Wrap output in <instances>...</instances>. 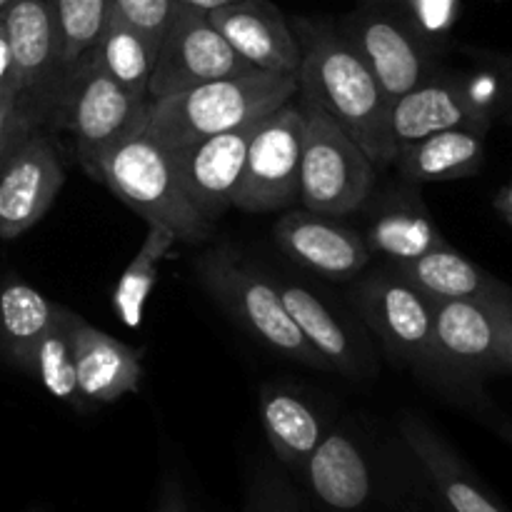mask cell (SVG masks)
I'll use <instances>...</instances> for the list:
<instances>
[{
  "label": "cell",
  "mask_w": 512,
  "mask_h": 512,
  "mask_svg": "<svg viewBox=\"0 0 512 512\" xmlns=\"http://www.w3.org/2000/svg\"><path fill=\"white\" fill-rule=\"evenodd\" d=\"M320 512H425L428 488L403 445L380 443L358 423L325 433L300 475Z\"/></svg>",
  "instance_id": "1"
},
{
  "label": "cell",
  "mask_w": 512,
  "mask_h": 512,
  "mask_svg": "<svg viewBox=\"0 0 512 512\" xmlns=\"http://www.w3.org/2000/svg\"><path fill=\"white\" fill-rule=\"evenodd\" d=\"M300 43L298 95L323 108L360 148L375 168L395 163L390 133V100L338 25L298 18L293 25Z\"/></svg>",
  "instance_id": "2"
},
{
  "label": "cell",
  "mask_w": 512,
  "mask_h": 512,
  "mask_svg": "<svg viewBox=\"0 0 512 512\" xmlns=\"http://www.w3.org/2000/svg\"><path fill=\"white\" fill-rule=\"evenodd\" d=\"M298 95V75L250 70L148 103L145 133L168 153L263 120Z\"/></svg>",
  "instance_id": "3"
},
{
  "label": "cell",
  "mask_w": 512,
  "mask_h": 512,
  "mask_svg": "<svg viewBox=\"0 0 512 512\" xmlns=\"http://www.w3.org/2000/svg\"><path fill=\"white\" fill-rule=\"evenodd\" d=\"M90 175L145 223L165 225L178 243H200L210 235L213 223L190 203L173 155L145 133V123L110 145Z\"/></svg>",
  "instance_id": "4"
},
{
  "label": "cell",
  "mask_w": 512,
  "mask_h": 512,
  "mask_svg": "<svg viewBox=\"0 0 512 512\" xmlns=\"http://www.w3.org/2000/svg\"><path fill=\"white\" fill-rule=\"evenodd\" d=\"M195 275L210 298L273 353L308 368L330 370L290 318L278 283L233 248H213L200 255Z\"/></svg>",
  "instance_id": "5"
},
{
  "label": "cell",
  "mask_w": 512,
  "mask_h": 512,
  "mask_svg": "<svg viewBox=\"0 0 512 512\" xmlns=\"http://www.w3.org/2000/svg\"><path fill=\"white\" fill-rule=\"evenodd\" d=\"M298 203L313 213L345 218L365 205L375 185V163L363 148L308 98H300Z\"/></svg>",
  "instance_id": "6"
},
{
  "label": "cell",
  "mask_w": 512,
  "mask_h": 512,
  "mask_svg": "<svg viewBox=\"0 0 512 512\" xmlns=\"http://www.w3.org/2000/svg\"><path fill=\"white\" fill-rule=\"evenodd\" d=\"M508 305V303H503ZM433 353L440 385L470 408L493 415L480 380L510 373L503 348L500 305L475 300H435Z\"/></svg>",
  "instance_id": "7"
},
{
  "label": "cell",
  "mask_w": 512,
  "mask_h": 512,
  "mask_svg": "<svg viewBox=\"0 0 512 512\" xmlns=\"http://www.w3.org/2000/svg\"><path fill=\"white\" fill-rule=\"evenodd\" d=\"M145 118L148 103L110 78L88 48L65 70L50 125L73 135L80 163L90 173L100 155L130 130L143 125Z\"/></svg>",
  "instance_id": "8"
},
{
  "label": "cell",
  "mask_w": 512,
  "mask_h": 512,
  "mask_svg": "<svg viewBox=\"0 0 512 512\" xmlns=\"http://www.w3.org/2000/svg\"><path fill=\"white\" fill-rule=\"evenodd\" d=\"M338 30L368 65L390 103L438 73L435 40L408 13L383 5V0H365L345 15Z\"/></svg>",
  "instance_id": "9"
},
{
  "label": "cell",
  "mask_w": 512,
  "mask_h": 512,
  "mask_svg": "<svg viewBox=\"0 0 512 512\" xmlns=\"http://www.w3.org/2000/svg\"><path fill=\"white\" fill-rule=\"evenodd\" d=\"M13 63L15 100L23 123L43 130L50 123L65 70L50 0H13L0 13Z\"/></svg>",
  "instance_id": "10"
},
{
  "label": "cell",
  "mask_w": 512,
  "mask_h": 512,
  "mask_svg": "<svg viewBox=\"0 0 512 512\" xmlns=\"http://www.w3.org/2000/svg\"><path fill=\"white\" fill-rule=\"evenodd\" d=\"M250 70H255L253 65L245 63L230 48L228 40L210 23L205 10L178 3V10L155 50L148 103Z\"/></svg>",
  "instance_id": "11"
},
{
  "label": "cell",
  "mask_w": 512,
  "mask_h": 512,
  "mask_svg": "<svg viewBox=\"0 0 512 512\" xmlns=\"http://www.w3.org/2000/svg\"><path fill=\"white\" fill-rule=\"evenodd\" d=\"M303 115L293 100L265 115L250 138L233 208L243 213H275L298 203Z\"/></svg>",
  "instance_id": "12"
},
{
  "label": "cell",
  "mask_w": 512,
  "mask_h": 512,
  "mask_svg": "<svg viewBox=\"0 0 512 512\" xmlns=\"http://www.w3.org/2000/svg\"><path fill=\"white\" fill-rule=\"evenodd\" d=\"M358 305L393 363L433 375L440 383L433 353V303L423 293L395 270H380L360 283Z\"/></svg>",
  "instance_id": "13"
},
{
  "label": "cell",
  "mask_w": 512,
  "mask_h": 512,
  "mask_svg": "<svg viewBox=\"0 0 512 512\" xmlns=\"http://www.w3.org/2000/svg\"><path fill=\"white\" fill-rule=\"evenodd\" d=\"M65 170L53 140L33 130L0 155V238L13 240L45 218Z\"/></svg>",
  "instance_id": "14"
},
{
  "label": "cell",
  "mask_w": 512,
  "mask_h": 512,
  "mask_svg": "<svg viewBox=\"0 0 512 512\" xmlns=\"http://www.w3.org/2000/svg\"><path fill=\"white\" fill-rule=\"evenodd\" d=\"M490 108L465 80L435 73L418 88L408 90L390 105V133L395 148L415 143L445 130H478L488 133Z\"/></svg>",
  "instance_id": "15"
},
{
  "label": "cell",
  "mask_w": 512,
  "mask_h": 512,
  "mask_svg": "<svg viewBox=\"0 0 512 512\" xmlns=\"http://www.w3.org/2000/svg\"><path fill=\"white\" fill-rule=\"evenodd\" d=\"M398 435L413 455L430 498L443 512H508L488 493L478 475L468 468L453 445L435 433L423 418L408 413L398 425Z\"/></svg>",
  "instance_id": "16"
},
{
  "label": "cell",
  "mask_w": 512,
  "mask_h": 512,
  "mask_svg": "<svg viewBox=\"0 0 512 512\" xmlns=\"http://www.w3.org/2000/svg\"><path fill=\"white\" fill-rule=\"evenodd\" d=\"M258 123L260 120H255L170 153L190 203L208 223H215L225 210L233 208L235 188Z\"/></svg>",
  "instance_id": "17"
},
{
  "label": "cell",
  "mask_w": 512,
  "mask_h": 512,
  "mask_svg": "<svg viewBox=\"0 0 512 512\" xmlns=\"http://www.w3.org/2000/svg\"><path fill=\"white\" fill-rule=\"evenodd\" d=\"M275 240L280 250L315 275L330 280H350L370 263V248L360 233L345 228L338 218L290 210L275 223Z\"/></svg>",
  "instance_id": "18"
},
{
  "label": "cell",
  "mask_w": 512,
  "mask_h": 512,
  "mask_svg": "<svg viewBox=\"0 0 512 512\" xmlns=\"http://www.w3.org/2000/svg\"><path fill=\"white\" fill-rule=\"evenodd\" d=\"M210 23L255 70L298 75L300 43L270 0H233L210 10Z\"/></svg>",
  "instance_id": "19"
},
{
  "label": "cell",
  "mask_w": 512,
  "mask_h": 512,
  "mask_svg": "<svg viewBox=\"0 0 512 512\" xmlns=\"http://www.w3.org/2000/svg\"><path fill=\"white\" fill-rule=\"evenodd\" d=\"M73 353L80 398L88 403H118L140 388V350L120 343L105 330L93 328L83 318L75 325Z\"/></svg>",
  "instance_id": "20"
},
{
  "label": "cell",
  "mask_w": 512,
  "mask_h": 512,
  "mask_svg": "<svg viewBox=\"0 0 512 512\" xmlns=\"http://www.w3.org/2000/svg\"><path fill=\"white\" fill-rule=\"evenodd\" d=\"M395 273L423 293L430 303L435 300H475V303L503 305L512 303V288L465 258L448 243L428 250L420 258L393 265Z\"/></svg>",
  "instance_id": "21"
},
{
  "label": "cell",
  "mask_w": 512,
  "mask_h": 512,
  "mask_svg": "<svg viewBox=\"0 0 512 512\" xmlns=\"http://www.w3.org/2000/svg\"><path fill=\"white\" fill-rule=\"evenodd\" d=\"M275 283H278L290 318L295 320L310 348L328 363V368L348 378H363L370 370V358L343 315L335 313L318 293L303 285L283 283V280H275Z\"/></svg>",
  "instance_id": "22"
},
{
  "label": "cell",
  "mask_w": 512,
  "mask_h": 512,
  "mask_svg": "<svg viewBox=\"0 0 512 512\" xmlns=\"http://www.w3.org/2000/svg\"><path fill=\"white\" fill-rule=\"evenodd\" d=\"M260 423L278 463L298 478L330 430L323 413L303 393L283 385H263Z\"/></svg>",
  "instance_id": "23"
},
{
  "label": "cell",
  "mask_w": 512,
  "mask_h": 512,
  "mask_svg": "<svg viewBox=\"0 0 512 512\" xmlns=\"http://www.w3.org/2000/svg\"><path fill=\"white\" fill-rule=\"evenodd\" d=\"M413 188L415 185H410L405 193L385 198L363 235L370 253L383 255L393 265L420 258L428 250L448 243Z\"/></svg>",
  "instance_id": "24"
},
{
  "label": "cell",
  "mask_w": 512,
  "mask_h": 512,
  "mask_svg": "<svg viewBox=\"0 0 512 512\" xmlns=\"http://www.w3.org/2000/svg\"><path fill=\"white\" fill-rule=\"evenodd\" d=\"M400 175L408 185L445 183L473 178L485 163V133L445 130L403 145L395 155Z\"/></svg>",
  "instance_id": "25"
},
{
  "label": "cell",
  "mask_w": 512,
  "mask_h": 512,
  "mask_svg": "<svg viewBox=\"0 0 512 512\" xmlns=\"http://www.w3.org/2000/svg\"><path fill=\"white\" fill-rule=\"evenodd\" d=\"M58 305L20 278L0 283V350L25 370L40 335L48 330Z\"/></svg>",
  "instance_id": "26"
},
{
  "label": "cell",
  "mask_w": 512,
  "mask_h": 512,
  "mask_svg": "<svg viewBox=\"0 0 512 512\" xmlns=\"http://www.w3.org/2000/svg\"><path fill=\"white\" fill-rule=\"evenodd\" d=\"M78 320V313L58 305L48 330L40 335L33 353H30L28 365H25V370H28L33 378H38V383L43 385L55 400H63V403L73 405V408H83L78 380H75L73 353V338Z\"/></svg>",
  "instance_id": "27"
},
{
  "label": "cell",
  "mask_w": 512,
  "mask_h": 512,
  "mask_svg": "<svg viewBox=\"0 0 512 512\" xmlns=\"http://www.w3.org/2000/svg\"><path fill=\"white\" fill-rule=\"evenodd\" d=\"M95 58L100 60L110 78L118 80L128 93L148 103L150 70L155 60V45L140 30L125 23L113 8L105 18L98 40L90 45Z\"/></svg>",
  "instance_id": "28"
},
{
  "label": "cell",
  "mask_w": 512,
  "mask_h": 512,
  "mask_svg": "<svg viewBox=\"0 0 512 512\" xmlns=\"http://www.w3.org/2000/svg\"><path fill=\"white\" fill-rule=\"evenodd\" d=\"M178 245L175 233L165 225H148L143 245L138 248L135 258L120 275L118 285L113 288V310L120 323L128 328H138L143 320V308L150 298V290L158 283V270L165 258H170L173 248Z\"/></svg>",
  "instance_id": "29"
},
{
  "label": "cell",
  "mask_w": 512,
  "mask_h": 512,
  "mask_svg": "<svg viewBox=\"0 0 512 512\" xmlns=\"http://www.w3.org/2000/svg\"><path fill=\"white\" fill-rule=\"evenodd\" d=\"M50 8L58 25L63 63L70 68L98 40L110 0H50Z\"/></svg>",
  "instance_id": "30"
},
{
  "label": "cell",
  "mask_w": 512,
  "mask_h": 512,
  "mask_svg": "<svg viewBox=\"0 0 512 512\" xmlns=\"http://www.w3.org/2000/svg\"><path fill=\"white\" fill-rule=\"evenodd\" d=\"M243 512H305V508L290 475L280 473L273 463H258L248 478Z\"/></svg>",
  "instance_id": "31"
},
{
  "label": "cell",
  "mask_w": 512,
  "mask_h": 512,
  "mask_svg": "<svg viewBox=\"0 0 512 512\" xmlns=\"http://www.w3.org/2000/svg\"><path fill=\"white\" fill-rule=\"evenodd\" d=\"M110 8L125 23L140 30L158 50V43L163 40L175 10H178V0H110Z\"/></svg>",
  "instance_id": "32"
},
{
  "label": "cell",
  "mask_w": 512,
  "mask_h": 512,
  "mask_svg": "<svg viewBox=\"0 0 512 512\" xmlns=\"http://www.w3.org/2000/svg\"><path fill=\"white\" fill-rule=\"evenodd\" d=\"M33 130L23 123L13 88H0V155Z\"/></svg>",
  "instance_id": "33"
},
{
  "label": "cell",
  "mask_w": 512,
  "mask_h": 512,
  "mask_svg": "<svg viewBox=\"0 0 512 512\" xmlns=\"http://www.w3.org/2000/svg\"><path fill=\"white\" fill-rule=\"evenodd\" d=\"M153 512H195L183 483H180V478L175 473H165L163 480H160L158 500H155Z\"/></svg>",
  "instance_id": "34"
},
{
  "label": "cell",
  "mask_w": 512,
  "mask_h": 512,
  "mask_svg": "<svg viewBox=\"0 0 512 512\" xmlns=\"http://www.w3.org/2000/svg\"><path fill=\"white\" fill-rule=\"evenodd\" d=\"M488 63L503 88V105H512V55H490Z\"/></svg>",
  "instance_id": "35"
},
{
  "label": "cell",
  "mask_w": 512,
  "mask_h": 512,
  "mask_svg": "<svg viewBox=\"0 0 512 512\" xmlns=\"http://www.w3.org/2000/svg\"><path fill=\"white\" fill-rule=\"evenodd\" d=\"M0 88H13V63H10L8 35H5L3 18H0Z\"/></svg>",
  "instance_id": "36"
},
{
  "label": "cell",
  "mask_w": 512,
  "mask_h": 512,
  "mask_svg": "<svg viewBox=\"0 0 512 512\" xmlns=\"http://www.w3.org/2000/svg\"><path fill=\"white\" fill-rule=\"evenodd\" d=\"M500 325H503L505 360H508V368L512 373V303L500 305Z\"/></svg>",
  "instance_id": "37"
},
{
  "label": "cell",
  "mask_w": 512,
  "mask_h": 512,
  "mask_svg": "<svg viewBox=\"0 0 512 512\" xmlns=\"http://www.w3.org/2000/svg\"><path fill=\"white\" fill-rule=\"evenodd\" d=\"M488 425L495 430V435H498L500 440H505V443L512 448V420L510 418L493 413V415H488Z\"/></svg>",
  "instance_id": "38"
},
{
  "label": "cell",
  "mask_w": 512,
  "mask_h": 512,
  "mask_svg": "<svg viewBox=\"0 0 512 512\" xmlns=\"http://www.w3.org/2000/svg\"><path fill=\"white\" fill-rule=\"evenodd\" d=\"M495 205H498V210L503 213V218L512 225V185H508V188L498 195Z\"/></svg>",
  "instance_id": "39"
},
{
  "label": "cell",
  "mask_w": 512,
  "mask_h": 512,
  "mask_svg": "<svg viewBox=\"0 0 512 512\" xmlns=\"http://www.w3.org/2000/svg\"><path fill=\"white\" fill-rule=\"evenodd\" d=\"M178 3L190 5V8H198V10H205V13H210V10L220 8V5L233 3V0H178Z\"/></svg>",
  "instance_id": "40"
},
{
  "label": "cell",
  "mask_w": 512,
  "mask_h": 512,
  "mask_svg": "<svg viewBox=\"0 0 512 512\" xmlns=\"http://www.w3.org/2000/svg\"><path fill=\"white\" fill-rule=\"evenodd\" d=\"M500 115L512 125V105H500Z\"/></svg>",
  "instance_id": "41"
},
{
  "label": "cell",
  "mask_w": 512,
  "mask_h": 512,
  "mask_svg": "<svg viewBox=\"0 0 512 512\" xmlns=\"http://www.w3.org/2000/svg\"><path fill=\"white\" fill-rule=\"evenodd\" d=\"M425 512H443L438 508V505H435V500L430 498V493H428V508H425Z\"/></svg>",
  "instance_id": "42"
},
{
  "label": "cell",
  "mask_w": 512,
  "mask_h": 512,
  "mask_svg": "<svg viewBox=\"0 0 512 512\" xmlns=\"http://www.w3.org/2000/svg\"><path fill=\"white\" fill-rule=\"evenodd\" d=\"M10 3H13V0H0V13H3V10H5V8H8V5H10Z\"/></svg>",
  "instance_id": "43"
},
{
  "label": "cell",
  "mask_w": 512,
  "mask_h": 512,
  "mask_svg": "<svg viewBox=\"0 0 512 512\" xmlns=\"http://www.w3.org/2000/svg\"><path fill=\"white\" fill-rule=\"evenodd\" d=\"M30 512H40V510H35V508H33V510H30Z\"/></svg>",
  "instance_id": "44"
}]
</instances>
